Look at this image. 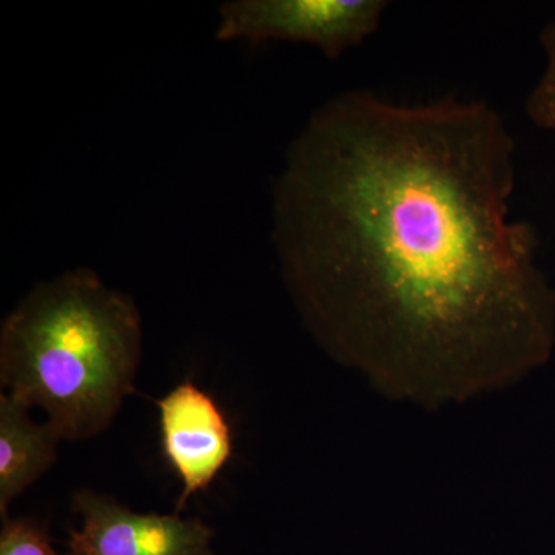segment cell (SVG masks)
Instances as JSON below:
<instances>
[{
	"label": "cell",
	"instance_id": "1",
	"mask_svg": "<svg viewBox=\"0 0 555 555\" xmlns=\"http://www.w3.org/2000/svg\"><path fill=\"white\" fill-rule=\"evenodd\" d=\"M516 141L492 105L318 107L273 181L272 241L318 345L425 408L513 386L553 353L539 236L509 217Z\"/></svg>",
	"mask_w": 555,
	"mask_h": 555
},
{
	"label": "cell",
	"instance_id": "2",
	"mask_svg": "<svg viewBox=\"0 0 555 555\" xmlns=\"http://www.w3.org/2000/svg\"><path fill=\"white\" fill-rule=\"evenodd\" d=\"M142 321L133 298L91 269L36 284L0 328V382L67 440L107 429L134 390Z\"/></svg>",
	"mask_w": 555,
	"mask_h": 555
},
{
	"label": "cell",
	"instance_id": "3",
	"mask_svg": "<svg viewBox=\"0 0 555 555\" xmlns=\"http://www.w3.org/2000/svg\"><path fill=\"white\" fill-rule=\"evenodd\" d=\"M385 0H228L219 7V42L308 43L339 60L378 30Z\"/></svg>",
	"mask_w": 555,
	"mask_h": 555
},
{
	"label": "cell",
	"instance_id": "4",
	"mask_svg": "<svg viewBox=\"0 0 555 555\" xmlns=\"http://www.w3.org/2000/svg\"><path fill=\"white\" fill-rule=\"evenodd\" d=\"M73 507L82 526L69 531L68 555H214V531L196 518L133 513L87 489L76 492Z\"/></svg>",
	"mask_w": 555,
	"mask_h": 555
},
{
	"label": "cell",
	"instance_id": "5",
	"mask_svg": "<svg viewBox=\"0 0 555 555\" xmlns=\"http://www.w3.org/2000/svg\"><path fill=\"white\" fill-rule=\"evenodd\" d=\"M156 406L163 454L181 478L182 494L175 509L179 514L232 459V427L215 398L190 379L156 401Z\"/></svg>",
	"mask_w": 555,
	"mask_h": 555
},
{
	"label": "cell",
	"instance_id": "6",
	"mask_svg": "<svg viewBox=\"0 0 555 555\" xmlns=\"http://www.w3.org/2000/svg\"><path fill=\"white\" fill-rule=\"evenodd\" d=\"M61 437L46 423L38 425L28 416V408L9 393L0 396V514L7 518L9 506L28 486L56 462Z\"/></svg>",
	"mask_w": 555,
	"mask_h": 555
},
{
	"label": "cell",
	"instance_id": "7",
	"mask_svg": "<svg viewBox=\"0 0 555 555\" xmlns=\"http://www.w3.org/2000/svg\"><path fill=\"white\" fill-rule=\"evenodd\" d=\"M546 54V67L526 100V113L540 129L555 134V21L540 35Z\"/></svg>",
	"mask_w": 555,
	"mask_h": 555
},
{
	"label": "cell",
	"instance_id": "8",
	"mask_svg": "<svg viewBox=\"0 0 555 555\" xmlns=\"http://www.w3.org/2000/svg\"><path fill=\"white\" fill-rule=\"evenodd\" d=\"M0 555H60L51 545L47 526L28 518H3ZM68 555V554H67Z\"/></svg>",
	"mask_w": 555,
	"mask_h": 555
}]
</instances>
